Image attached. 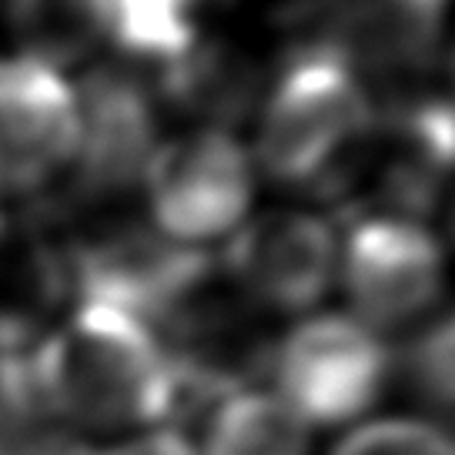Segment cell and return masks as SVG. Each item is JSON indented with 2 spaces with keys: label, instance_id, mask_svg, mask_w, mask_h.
<instances>
[{
  "label": "cell",
  "instance_id": "6da1fadb",
  "mask_svg": "<svg viewBox=\"0 0 455 455\" xmlns=\"http://www.w3.org/2000/svg\"><path fill=\"white\" fill-rule=\"evenodd\" d=\"M24 379L51 426L111 439L164 428L188 392L161 331L108 301H77L24 355Z\"/></svg>",
  "mask_w": 455,
  "mask_h": 455
},
{
  "label": "cell",
  "instance_id": "7a4b0ae2",
  "mask_svg": "<svg viewBox=\"0 0 455 455\" xmlns=\"http://www.w3.org/2000/svg\"><path fill=\"white\" fill-rule=\"evenodd\" d=\"M255 164L275 185L348 195L365 174L379 104L358 68L328 41H305L265 77Z\"/></svg>",
  "mask_w": 455,
  "mask_h": 455
},
{
  "label": "cell",
  "instance_id": "3957f363",
  "mask_svg": "<svg viewBox=\"0 0 455 455\" xmlns=\"http://www.w3.org/2000/svg\"><path fill=\"white\" fill-rule=\"evenodd\" d=\"M261 171L231 128L198 124L161 138L144 171L148 225L181 248L228 242L251 218Z\"/></svg>",
  "mask_w": 455,
  "mask_h": 455
},
{
  "label": "cell",
  "instance_id": "277c9868",
  "mask_svg": "<svg viewBox=\"0 0 455 455\" xmlns=\"http://www.w3.org/2000/svg\"><path fill=\"white\" fill-rule=\"evenodd\" d=\"M275 395L308 428L355 426L392 379L385 335L352 312H312L268 355Z\"/></svg>",
  "mask_w": 455,
  "mask_h": 455
},
{
  "label": "cell",
  "instance_id": "5b68a950",
  "mask_svg": "<svg viewBox=\"0 0 455 455\" xmlns=\"http://www.w3.org/2000/svg\"><path fill=\"white\" fill-rule=\"evenodd\" d=\"M339 284L379 335L415 325L445 291V248L419 218L365 212L339 235Z\"/></svg>",
  "mask_w": 455,
  "mask_h": 455
},
{
  "label": "cell",
  "instance_id": "8992f818",
  "mask_svg": "<svg viewBox=\"0 0 455 455\" xmlns=\"http://www.w3.org/2000/svg\"><path fill=\"white\" fill-rule=\"evenodd\" d=\"M244 299L278 315H312L339 284V231L308 208L251 212L221 251Z\"/></svg>",
  "mask_w": 455,
  "mask_h": 455
},
{
  "label": "cell",
  "instance_id": "52a82bcc",
  "mask_svg": "<svg viewBox=\"0 0 455 455\" xmlns=\"http://www.w3.org/2000/svg\"><path fill=\"white\" fill-rule=\"evenodd\" d=\"M77 87L24 51L0 57V201L68 178L77 155Z\"/></svg>",
  "mask_w": 455,
  "mask_h": 455
},
{
  "label": "cell",
  "instance_id": "ba28073f",
  "mask_svg": "<svg viewBox=\"0 0 455 455\" xmlns=\"http://www.w3.org/2000/svg\"><path fill=\"white\" fill-rule=\"evenodd\" d=\"M77 87L81 134L71 185L84 198H114L141 188L161 144V104L151 87L124 68H94Z\"/></svg>",
  "mask_w": 455,
  "mask_h": 455
},
{
  "label": "cell",
  "instance_id": "9c48e42d",
  "mask_svg": "<svg viewBox=\"0 0 455 455\" xmlns=\"http://www.w3.org/2000/svg\"><path fill=\"white\" fill-rule=\"evenodd\" d=\"M77 284L68 242L0 212V358H24L71 312Z\"/></svg>",
  "mask_w": 455,
  "mask_h": 455
},
{
  "label": "cell",
  "instance_id": "30bf717a",
  "mask_svg": "<svg viewBox=\"0 0 455 455\" xmlns=\"http://www.w3.org/2000/svg\"><path fill=\"white\" fill-rule=\"evenodd\" d=\"M98 44L157 74L208 41L214 0H84Z\"/></svg>",
  "mask_w": 455,
  "mask_h": 455
},
{
  "label": "cell",
  "instance_id": "8fae6325",
  "mask_svg": "<svg viewBox=\"0 0 455 455\" xmlns=\"http://www.w3.org/2000/svg\"><path fill=\"white\" fill-rule=\"evenodd\" d=\"M157 77H161L157 91L164 87V98L171 104L201 117V124L208 128H228L244 111L258 108L261 87H265L255 64L242 51L214 37L198 44L185 60L171 64Z\"/></svg>",
  "mask_w": 455,
  "mask_h": 455
},
{
  "label": "cell",
  "instance_id": "7c38bea8",
  "mask_svg": "<svg viewBox=\"0 0 455 455\" xmlns=\"http://www.w3.org/2000/svg\"><path fill=\"white\" fill-rule=\"evenodd\" d=\"M198 455H312V428L271 388H238L214 405Z\"/></svg>",
  "mask_w": 455,
  "mask_h": 455
},
{
  "label": "cell",
  "instance_id": "4fadbf2b",
  "mask_svg": "<svg viewBox=\"0 0 455 455\" xmlns=\"http://www.w3.org/2000/svg\"><path fill=\"white\" fill-rule=\"evenodd\" d=\"M331 455H455V439L419 419H379L352 428Z\"/></svg>",
  "mask_w": 455,
  "mask_h": 455
},
{
  "label": "cell",
  "instance_id": "5bb4252c",
  "mask_svg": "<svg viewBox=\"0 0 455 455\" xmlns=\"http://www.w3.org/2000/svg\"><path fill=\"white\" fill-rule=\"evenodd\" d=\"M409 379L426 402L455 412V308L415 339L409 352Z\"/></svg>",
  "mask_w": 455,
  "mask_h": 455
},
{
  "label": "cell",
  "instance_id": "9a60e30c",
  "mask_svg": "<svg viewBox=\"0 0 455 455\" xmlns=\"http://www.w3.org/2000/svg\"><path fill=\"white\" fill-rule=\"evenodd\" d=\"M87 455H198V445L181 435L178 428H151L141 435H128V439H114L104 449H94Z\"/></svg>",
  "mask_w": 455,
  "mask_h": 455
},
{
  "label": "cell",
  "instance_id": "2e32d148",
  "mask_svg": "<svg viewBox=\"0 0 455 455\" xmlns=\"http://www.w3.org/2000/svg\"><path fill=\"white\" fill-rule=\"evenodd\" d=\"M379 4L392 7V11H398V14L412 17V20H422V24L439 28L442 14H445V7H449L452 0H379Z\"/></svg>",
  "mask_w": 455,
  "mask_h": 455
},
{
  "label": "cell",
  "instance_id": "e0dca14e",
  "mask_svg": "<svg viewBox=\"0 0 455 455\" xmlns=\"http://www.w3.org/2000/svg\"><path fill=\"white\" fill-rule=\"evenodd\" d=\"M449 238L455 244V198H452V208H449Z\"/></svg>",
  "mask_w": 455,
  "mask_h": 455
},
{
  "label": "cell",
  "instance_id": "ac0fdd59",
  "mask_svg": "<svg viewBox=\"0 0 455 455\" xmlns=\"http://www.w3.org/2000/svg\"><path fill=\"white\" fill-rule=\"evenodd\" d=\"M452 77H455V57H452Z\"/></svg>",
  "mask_w": 455,
  "mask_h": 455
}]
</instances>
